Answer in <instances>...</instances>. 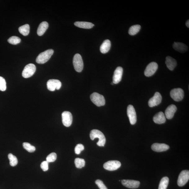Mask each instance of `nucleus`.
<instances>
[{"mask_svg":"<svg viewBox=\"0 0 189 189\" xmlns=\"http://www.w3.org/2000/svg\"><path fill=\"white\" fill-rule=\"evenodd\" d=\"M90 139L92 140H94L95 139L98 138L99 141L97 142V144L99 146H104L106 142V138L105 135L101 131L97 129H94L91 131L90 134Z\"/></svg>","mask_w":189,"mask_h":189,"instance_id":"obj_1","label":"nucleus"},{"mask_svg":"<svg viewBox=\"0 0 189 189\" xmlns=\"http://www.w3.org/2000/svg\"><path fill=\"white\" fill-rule=\"evenodd\" d=\"M54 53L52 49H48L40 53L37 57L36 62L38 64H42L47 62Z\"/></svg>","mask_w":189,"mask_h":189,"instance_id":"obj_2","label":"nucleus"},{"mask_svg":"<svg viewBox=\"0 0 189 189\" xmlns=\"http://www.w3.org/2000/svg\"><path fill=\"white\" fill-rule=\"evenodd\" d=\"M90 98L92 102L97 106H102L105 105V97L97 92L92 93L90 95Z\"/></svg>","mask_w":189,"mask_h":189,"instance_id":"obj_3","label":"nucleus"},{"mask_svg":"<svg viewBox=\"0 0 189 189\" xmlns=\"http://www.w3.org/2000/svg\"><path fill=\"white\" fill-rule=\"evenodd\" d=\"M73 64L76 72H81L83 70V62L82 56L80 54H76L74 56Z\"/></svg>","mask_w":189,"mask_h":189,"instance_id":"obj_4","label":"nucleus"},{"mask_svg":"<svg viewBox=\"0 0 189 189\" xmlns=\"http://www.w3.org/2000/svg\"><path fill=\"white\" fill-rule=\"evenodd\" d=\"M184 92L181 88H175L171 90L170 96L174 100L177 102L182 101L184 97Z\"/></svg>","mask_w":189,"mask_h":189,"instance_id":"obj_5","label":"nucleus"},{"mask_svg":"<svg viewBox=\"0 0 189 189\" xmlns=\"http://www.w3.org/2000/svg\"><path fill=\"white\" fill-rule=\"evenodd\" d=\"M36 68L35 65L29 64L26 65L22 72V76L24 78H28L34 75L36 71Z\"/></svg>","mask_w":189,"mask_h":189,"instance_id":"obj_6","label":"nucleus"},{"mask_svg":"<svg viewBox=\"0 0 189 189\" xmlns=\"http://www.w3.org/2000/svg\"><path fill=\"white\" fill-rule=\"evenodd\" d=\"M121 163L119 161H109L104 164V169L110 171H114L119 169L121 166Z\"/></svg>","mask_w":189,"mask_h":189,"instance_id":"obj_7","label":"nucleus"},{"mask_svg":"<svg viewBox=\"0 0 189 189\" xmlns=\"http://www.w3.org/2000/svg\"><path fill=\"white\" fill-rule=\"evenodd\" d=\"M189 179V171L183 170L180 173L178 180V185L182 187L184 186Z\"/></svg>","mask_w":189,"mask_h":189,"instance_id":"obj_8","label":"nucleus"},{"mask_svg":"<svg viewBox=\"0 0 189 189\" xmlns=\"http://www.w3.org/2000/svg\"><path fill=\"white\" fill-rule=\"evenodd\" d=\"M158 65L157 63L152 62L147 65L144 71V74L147 77H150L154 74L157 70Z\"/></svg>","mask_w":189,"mask_h":189,"instance_id":"obj_9","label":"nucleus"},{"mask_svg":"<svg viewBox=\"0 0 189 189\" xmlns=\"http://www.w3.org/2000/svg\"><path fill=\"white\" fill-rule=\"evenodd\" d=\"M63 124L65 127H68L72 124L73 122V116L70 112L65 111L62 114Z\"/></svg>","mask_w":189,"mask_h":189,"instance_id":"obj_10","label":"nucleus"},{"mask_svg":"<svg viewBox=\"0 0 189 189\" xmlns=\"http://www.w3.org/2000/svg\"><path fill=\"white\" fill-rule=\"evenodd\" d=\"M48 89L51 91H54L56 89L59 90L61 88L62 84L59 80L56 79H51L47 83Z\"/></svg>","mask_w":189,"mask_h":189,"instance_id":"obj_11","label":"nucleus"},{"mask_svg":"<svg viewBox=\"0 0 189 189\" xmlns=\"http://www.w3.org/2000/svg\"><path fill=\"white\" fill-rule=\"evenodd\" d=\"M127 115L131 124L134 125L137 122L135 110L133 105H128L127 108Z\"/></svg>","mask_w":189,"mask_h":189,"instance_id":"obj_12","label":"nucleus"},{"mask_svg":"<svg viewBox=\"0 0 189 189\" xmlns=\"http://www.w3.org/2000/svg\"><path fill=\"white\" fill-rule=\"evenodd\" d=\"M162 97L160 92H157L155 93L154 96L151 98L148 102L149 106L150 107L160 105L162 101Z\"/></svg>","mask_w":189,"mask_h":189,"instance_id":"obj_13","label":"nucleus"},{"mask_svg":"<svg viewBox=\"0 0 189 189\" xmlns=\"http://www.w3.org/2000/svg\"><path fill=\"white\" fill-rule=\"evenodd\" d=\"M123 74V69L121 67H118L114 71L113 76V83L114 84L119 83L121 81Z\"/></svg>","mask_w":189,"mask_h":189,"instance_id":"obj_14","label":"nucleus"},{"mask_svg":"<svg viewBox=\"0 0 189 189\" xmlns=\"http://www.w3.org/2000/svg\"><path fill=\"white\" fill-rule=\"evenodd\" d=\"M122 183L125 187L132 189L138 188L140 184V182L138 181L130 180H123Z\"/></svg>","mask_w":189,"mask_h":189,"instance_id":"obj_15","label":"nucleus"},{"mask_svg":"<svg viewBox=\"0 0 189 189\" xmlns=\"http://www.w3.org/2000/svg\"><path fill=\"white\" fill-rule=\"evenodd\" d=\"M169 148L168 145L165 144L154 143L151 146V149L154 151L157 152H161L166 151Z\"/></svg>","mask_w":189,"mask_h":189,"instance_id":"obj_16","label":"nucleus"},{"mask_svg":"<svg viewBox=\"0 0 189 189\" xmlns=\"http://www.w3.org/2000/svg\"><path fill=\"white\" fill-rule=\"evenodd\" d=\"M177 110V108L176 106L172 105L169 106L165 111V116L168 119H171L173 117L174 114Z\"/></svg>","mask_w":189,"mask_h":189,"instance_id":"obj_17","label":"nucleus"},{"mask_svg":"<svg viewBox=\"0 0 189 189\" xmlns=\"http://www.w3.org/2000/svg\"><path fill=\"white\" fill-rule=\"evenodd\" d=\"M173 47L175 50L181 53H185L188 50V46L182 43L174 42Z\"/></svg>","mask_w":189,"mask_h":189,"instance_id":"obj_18","label":"nucleus"},{"mask_svg":"<svg viewBox=\"0 0 189 189\" xmlns=\"http://www.w3.org/2000/svg\"><path fill=\"white\" fill-rule=\"evenodd\" d=\"M153 120L156 124H163L166 121L165 115L162 112H159L153 117Z\"/></svg>","mask_w":189,"mask_h":189,"instance_id":"obj_19","label":"nucleus"},{"mask_svg":"<svg viewBox=\"0 0 189 189\" xmlns=\"http://www.w3.org/2000/svg\"><path fill=\"white\" fill-rule=\"evenodd\" d=\"M165 63L167 67L170 70H173L177 65L176 60L170 56L166 57Z\"/></svg>","mask_w":189,"mask_h":189,"instance_id":"obj_20","label":"nucleus"},{"mask_svg":"<svg viewBox=\"0 0 189 189\" xmlns=\"http://www.w3.org/2000/svg\"><path fill=\"white\" fill-rule=\"evenodd\" d=\"M111 46L110 41L109 40H106L100 46V50L101 53L103 54L106 53L110 50Z\"/></svg>","mask_w":189,"mask_h":189,"instance_id":"obj_21","label":"nucleus"},{"mask_svg":"<svg viewBox=\"0 0 189 189\" xmlns=\"http://www.w3.org/2000/svg\"><path fill=\"white\" fill-rule=\"evenodd\" d=\"M48 24L47 22L43 21L41 23L37 29L38 35L40 36H42L48 28Z\"/></svg>","mask_w":189,"mask_h":189,"instance_id":"obj_22","label":"nucleus"},{"mask_svg":"<svg viewBox=\"0 0 189 189\" xmlns=\"http://www.w3.org/2000/svg\"><path fill=\"white\" fill-rule=\"evenodd\" d=\"M74 25L79 28L85 29H90L92 28L94 25L92 23L84 21H76Z\"/></svg>","mask_w":189,"mask_h":189,"instance_id":"obj_23","label":"nucleus"},{"mask_svg":"<svg viewBox=\"0 0 189 189\" xmlns=\"http://www.w3.org/2000/svg\"><path fill=\"white\" fill-rule=\"evenodd\" d=\"M18 30L20 34L26 36L29 34L30 27L29 24H26L19 27Z\"/></svg>","mask_w":189,"mask_h":189,"instance_id":"obj_24","label":"nucleus"},{"mask_svg":"<svg viewBox=\"0 0 189 189\" xmlns=\"http://www.w3.org/2000/svg\"><path fill=\"white\" fill-rule=\"evenodd\" d=\"M141 29V26L139 25L131 26L128 30V34L131 35H135L138 33Z\"/></svg>","mask_w":189,"mask_h":189,"instance_id":"obj_25","label":"nucleus"},{"mask_svg":"<svg viewBox=\"0 0 189 189\" xmlns=\"http://www.w3.org/2000/svg\"><path fill=\"white\" fill-rule=\"evenodd\" d=\"M169 178L168 177H164L161 179L158 189H166L169 185Z\"/></svg>","mask_w":189,"mask_h":189,"instance_id":"obj_26","label":"nucleus"},{"mask_svg":"<svg viewBox=\"0 0 189 189\" xmlns=\"http://www.w3.org/2000/svg\"><path fill=\"white\" fill-rule=\"evenodd\" d=\"M8 158L10 160V165L12 166H15L17 165L18 161L17 157L13 155L11 153H10L8 155Z\"/></svg>","mask_w":189,"mask_h":189,"instance_id":"obj_27","label":"nucleus"},{"mask_svg":"<svg viewBox=\"0 0 189 189\" xmlns=\"http://www.w3.org/2000/svg\"><path fill=\"white\" fill-rule=\"evenodd\" d=\"M75 164L77 168L81 169L85 165V161L83 159L76 158L75 160Z\"/></svg>","mask_w":189,"mask_h":189,"instance_id":"obj_28","label":"nucleus"},{"mask_svg":"<svg viewBox=\"0 0 189 189\" xmlns=\"http://www.w3.org/2000/svg\"><path fill=\"white\" fill-rule=\"evenodd\" d=\"M21 39L18 37L12 36L11 37L8 39V42L11 44L17 45L21 42Z\"/></svg>","mask_w":189,"mask_h":189,"instance_id":"obj_29","label":"nucleus"},{"mask_svg":"<svg viewBox=\"0 0 189 189\" xmlns=\"http://www.w3.org/2000/svg\"><path fill=\"white\" fill-rule=\"evenodd\" d=\"M23 146L25 149L30 153L34 152L36 150L34 146H32L29 143H26V142L23 143Z\"/></svg>","mask_w":189,"mask_h":189,"instance_id":"obj_30","label":"nucleus"},{"mask_svg":"<svg viewBox=\"0 0 189 189\" xmlns=\"http://www.w3.org/2000/svg\"><path fill=\"white\" fill-rule=\"evenodd\" d=\"M7 89V83L5 79L2 77L0 76V90L4 92Z\"/></svg>","mask_w":189,"mask_h":189,"instance_id":"obj_31","label":"nucleus"},{"mask_svg":"<svg viewBox=\"0 0 189 189\" xmlns=\"http://www.w3.org/2000/svg\"><path fill=\"white\" fill-rule=\"evenodd\" d=\"M57 158V155L55 153H52L46 158V161L49 163L53 162Z\"/></svg>","mask_w":189,"mask_h":189,"instance_id":"obj_32","label":"nucleus"},{"mask_svg":"<svg viewBox=\"0 0 189 189\" xmlns=\"http://www.w3.org/2000/svg\"><path fill=\"white\" fill-rule=\"evenodd\" d=\"M84 150V146L82 144H78L75 147V152L76 154L79 155Z\"/></svg>","mask_w":189,"mask_h":189,"instance_id":"obj_33","label":"nucleus"},{"mask_svg":"<svg viewBox=\"0 0 189 189\" xmlns=\"http://www.w3.org/2000/svg\"><path fill=\"white\" fill-rule=\"evenodd\" d=\"M96 184L99 187L100 189H108L106 186L104 184L102 181L98 179L96 181Z\"/></svg>","mask_w":189,"mask_h":189,"instance_id":"obj_34","label":"nucleus"},{"mask_svg":"<svg viewBox=\"0 0 189 189\" xmlns=\"http://www.w3.org/2000/svg\"><path fill=\"white\" fill-rule=\"evenodd\" d=\"M41 168L43 171H47L48 169V163L46 161H43L41 164Z\"/></svg>","mask_w":189,"mask_h":189,"instance_id":"obj_35","label":"nucleus"},{"mask_svg":"<svg viewBox=\"0 0 189 189\" xmlns=\"http://www.w3.org/2000/svg\"><path fill=\"white\" fill-rule=\"evenodd\" d=\"M186 26H187V27H188V28H189V20H188L187 21H186Z\"/></svg>","mask_w":189,"mask_h":189,"instance_id":"obj_36","label":"nucleus"}]
</instances>
